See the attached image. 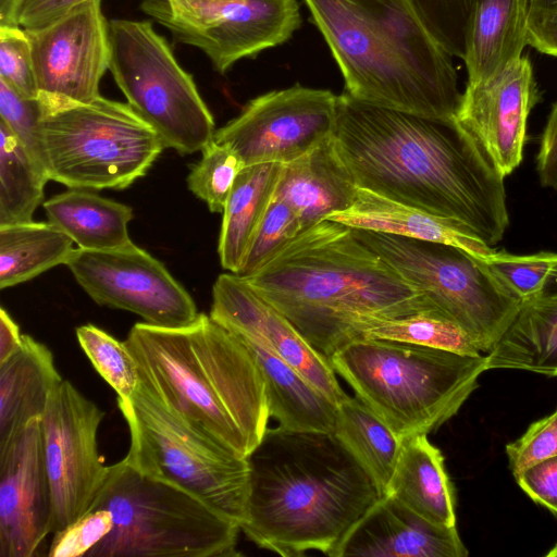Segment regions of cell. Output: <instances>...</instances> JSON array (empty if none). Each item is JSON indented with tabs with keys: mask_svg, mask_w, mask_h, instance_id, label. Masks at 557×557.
I'll use <instances>...</instances> for the list:
<instances>
[{
	"mask_svg": "<svg viewBox=\"0 0 557 557\" xmlns=\"http://www.w3.org/2000/svg\"><path fill=\"white\" fill-rule=\"evenodd\" d=\"M40 117L41 106L38 98H26L0 79V122L4 123L39 161Z\"/></svg>",
	"mask_w": 557,
	"mask_h": 557,
	"instance_id": "obj_41",
	"label": "cell"
},
{
	"mask_svg": "<svg viewBox=\"0 0 557 557\" xmlns=\"http://www.w3.org/2000/svg\"><path fill=\"white\" fill-rule=\"evenodd\" d=\"M540 100L531 62L522 57L482 85H467L455 120L505 177L523 159L528 117Z\"/></svg>",
	"mask_w": 557,
	"mask_h": 557,
	"instance_id": "obj_18",
	"label": "cell"
},
{
	"mask_svg": "<svg viewBox=\"0 0 557 557\" xmlns=\"http://www.w3.org/2000/svg\"><path fill=\"white\" fill-rule=\"evenodd\" d=\"M302 231L295 210L284 200L273 197L249 246L240 270L248 277L270 262Z\"/></svg>",
	"mask_w": 557,
	"mask_h": 557,
	"instance_id": "obj_37",
	"label": "cell"
},
{
	"mask_svg": "<svg viewBox=\"0 0 557 557\" xmlns=\"http://www.w3.org/2000/svg\"><path fill=\"white\" fill-rule=\"evenodd\" d=\"M48 181L41 162L0 122V225L33 221Z\"/></svg>",
	"mask_w": 557,
	"mask_h": 557,
	"instance_id": "obj_32",
	"label": "cell"
},
{
	"mask_svg": "<svg viewBox=\"0 0 557 557\" xmlns=\"http://www.w3.org/2000/svg\"><path fill=\"white\" fill-rule=\"evenodd\" d=\"M484 261L522 301L544 293L557 282V252L515 255L494 249Z\"/></svg>",
	"mask_w": 557,
	"mask_h": 557,
	"instance_id": "obj_36",
	"label": "cell"
},
{
	"mask_svg": "<svg viewBox=\"0 0 557 557\" xmlns=\"http://www.w3.org/2000/svg\"><path fill=\"white\" fill-rule=\"evenodd\" d=\"M139 8L177 42L202 51L220 74L244 58L284 44L301 23L297 0H141Z\"/></svg>",
	"mask_w": 557,
	"mask_h": 557,
	"instance_id": "obj_12",
	"label": "cell"
},
{
	"mask_svg": "<svg viewBox=\"0 0 557 557\" xmlns=\"http://www.w3.org/2000/svg\"><path fill=\"white\" fill-rule=\"evenodd\" d=\"M75 333L83 351L99 375L117 397L131 398L139 386V373L125 343L92 324L81 325Z\"/></svg>",
	"mask_w": 557,
	"mask_h": 557,
	"instance_id": "obj_34",
	"label": "cell"
},
{
	"mask_svg": "<svg viewBox=\"0 0 557 557\" xmlns=\"http://www.w3.org/2000/svg\"><path fill=\"white\" fill-rule=\"evenodd\" d=\"M39 157L49 181L69 188L124 189L146 175L165 148L128 103L38 98Z\"/></svg>",
	"mask_w": 557,
	"mask_h": 557,
	"instance_id": "obj_8",
	"label": "cell"
},
{
	"mask_svg": "<svg viewBox=\"0 0 557 557\" xmlns=\"http://www.w3.org/2000/svg\"><path fill=\"white\" fill-rule=\"evenodd\" d=\"M112 529V517L106 509H89L74 522L52 534L49 557H88Z\"/></svg>",
	"mask_w": 557,
	"mask_h": 557,
	"instance_id": "obj_40",
	"label": "cell"
},
{
	"mask_svg": "<svg viewBox=\"0 0 557 557\" xmlns=\"http://www.w3.org/2000/svg\"><path fill=\"white\" fill-rule=\"evenodd\" d=\"M23 0H0V25H18L17 14Z\"/></svg>",
	"mask_w": 557,
	"mask_h": 557,
	"instance_id": "obj_49",
	"label": "cell"
},
{
	"mask_svg": "<svg viewBox=\"0 0 557 557\" xmlns=\"http://www.w3.org/2000/svg\"><path fill=\"white\" fill-rule=\"evenodd\" d=\"M360 338L395 341L471 356L484 355L465 329L442 311L375 319L362 325Z\"/></svg>",
	"mask_w": 557,
	"mask_h": 557,
	"instance_id": "obj_33",
	"label": "cell"
},
{
	"mask_svg": "<svg viewBox=\"0 0 557 557\" xmlns=\"http://www.w3.org/2000/svg\"><path fill=\"white\" fill-rule=\"evenodd\" d=\"M0 79L26 98H38L29 39L20 25H0Z\"/></svg>",
	"mask_w": 557,
	"mask_h": 557,
	"instance_id": "obj_39",
	"label": "cell"
},
{
	"mask_svg": "<svg viewBox=\"0 0 557 557\" xmlns=\"http://www.w3.org/2000/svg\"><path fill=\"white\" fill-rule=\"evenodd\" d=\"M244 278L327 358L359 339L369 321L442 311L351 226L327 219L300 232Z\"/></svg>",
	"mask_w": 557,
	"mask_h": 557,
	"instance_id": "obj_2",
	"label": "cell"
},
{
	"mask_svg": "<svg viewBox=\"0 0 557 557\" xmlns=\"http://www.w3.org/2000/svg\"><path fill=\"white\" fill-rule=\"evenodd\" d=\"M96 508L110 512L112 529L88 557L239 555L238 524L188 492L139 472L124 458L109 466L89 509Z\"/></svg>",
	"mask_w": 557,
	"mask_h": 557,
	"instance_id": "obj_7",
	"label": "cell"
},
{
	"mask_svg": "<svg viewBox=\"0 0 557 557\" xmlns=\"http://www.w3.org/2000/svg\"><path fill=\"white\" fill-rule=\"evenodd\" d=\"M329 360L355 396L403 442L451 419L487 370L486 355L376 338L352 341Z\"/></svg>",
	"mask_w": 557,
	"mask_h": 557,
	"instance_id": "obj_6",
	"label": "cell"
},
{
	"mask_svg": "<svg viewBox=\"0 0 557 557\" xmlns=\"http://www.w3.org/2000/svg\"><path fill=\"white\" fill-rule=\"evenodd\" d=\"M74 242L48 222L0 225V288L4 289L66 264Z\"/></svg>",
	"mask_w": 557,
	"mask_h": 557,
	"instance_id": "obj_31",
	"label": "cell"
},
{
	"mask_svg": "<svg viewBox=\"0 0 557 557\" xmlns=\"http://www.w3.org/2000/svg\"><path fill=\"white\" fill-rule=\"evenodd\" d=\"M172 3H180V4H202V3H211L216 2L221 0H168Z\"/></svg>",
	"mask_w": 557,
	"mask_h": 557,
	"instance_id": "obj_50",
	"label": "cell"
},
{
	"mask_svg": "<svg viewBox=\"0 0 557 557\" xmlns=\"http://www.w3.org/2000/svg\"><path fill=\"white\" fill-rule=\"evenodd\" d=\"M209 315L233 333L262 338L336 406L348 396L341 387L329 358L258 295L244 277L235 273L218 276L212 287Z\"/></svg>",
	"mask_w": 557,
	"mask_h": 557,
	"instance_id": "obj_19",
	"label": "cell"
},
{
	"mask_svg": "<svg viewBox=\"0 0 557 557\" xmlns=\"http://www.w3.org/2000/svg\"><path fill=\"white\" fill-rule=\"evenodd\" d=\"M385 495L433 523L456 525L454 485L441 450L426 435H416L403 442Z\"/></svg>",
	"mask_w": 557,
	"mask_h": 557,
	"instance_id": "obj_26",
	"label": "cell"
},
{
	"mask_svg": "<svg viewBox=\"0 0 557 557\" xmlns=\"http://www.w3.org/2000/svg\"><path fill=\"white\" fill-rule=\"evenodd\" d=\"M139 382L165 407L242 458L270 419L265 386L250 349L209 314L180 327L139 322L124 341Z\"/></svg>",
	"mask_w": 557,
	"mask_h": 557,
	"instance_id": "obj_4",
	"label": "cell"
},
{
	"mask_svg": "<svg viewBox=\"0 0 557 557\" xmlns=\"http://www.w3.org/2000/svg\"><path fill=\"white\" fill-rule=\"evenodd\" d=\"M486 361L487 370L513 369L557 376V289L548 288L522 301L509 327L486 354Z\"/></svg>",
	"mask_w": 557,
	"mask_h": 557,
	"instance_id": "obj_27",
	"label": "cell"
},
{
	"mask_svg": "<svg viewBox=\"0 0 557 557\" xmlns=\"http://www.w3.org/2000/svg\"><path fill=\"white\" fill-rule=\"evenodd\" d=\"M233 333V332H232ZM253 354L260 368L270 417L285 430L333 433L336 405L262 338L234 333Z\"/></svg>",
	"mask_w": 557,
	"mask_h": 557,
	"instance_id": "obj_23",
	"label": "cell"
},
{
	"mask_svg": "<svg viewBox=\"0 0 557 557\" xmlns=\"http://www.w3.org/2000/svg\"><path fill=\"white\" fill-rule=\"evenodd\" d=\"M42 206L49 222L79 249L109 250L132 243L127 225L133 210L125 203L103 198L94 190L69 188Z\"/></svg>",
	"mask_w": 557,
	"mask_h": 557,
	"instance_id": "obj_28",
	"label": "cell"
},
{
	"mask_svg": "<svg viewBox=\"0 0 557 557\" xmlns=\"http://www.w3.org/2000/svg\"><path fill=\"white\" fill-rule=\"evenodd\" d=\"M23 342V334L9 312L0 308V363L9 359L18 350Z\"/></svg>",
	"mask_w": 557,
	"mask_h": 557,
	"instance_id": "obj_47",
	"label": "cell"
},
{
	"mask_svg": "<svg viewBox=\"0 0 557 557\" xmlns=\"http://www.w3.org/2000/svg\"><path fill=\"white\" fill-rule=\"evenodd\" d=\"M528 45L544 54L557 58V14L529 18Z\"/></svg>",
	"mask_w": 557,
	"mask_h": 557,
	"instance_id": "obj_46",
	"label": "cell"
},
{
	"mask_svg": "<svg viewBox=\"0 0 557 557\" xmlns=\"http://www.w3.org/2000/svg\"><path fill=\"white\" fill-rule=\"evenodd\" d=\"M65 265L95 302L133 312L148 324L180 327L198 315L189 293L133 242L109 250L77 248Z\"/></svg>",
	"mask_w": 557,
	"mask_h": 557,
	"instance_id": "obj_15",
	"label": "cell"
},
{
	"mask_svg": "<svg viewBox=\"0 0 557 557\" xmlns=\"http://www.w3.org/2000/svg\"><path fill=\"white\" fill-rule=\"evenodd\" d=\"M247 460L249 494L240 531L284 557L311 550L330 556L381 497L333 433L268 428Z\"/></svg>",
	"mask_w": 557,
	"mask_h": 557,
	"instance_id": "obj_3",
	"label": "cell"
},
{
	"mask_svg": "<svg viewBox=\"0 0 557 557\" xmlns=\"http://www.w3.org/2000/svg\"><path fill=\"white\" fill-rule=\"evenodd\" d=\"M357 189L332 135L310 152L283 164L273 197L295 210L305 231L333 213L349 209Z\"/></svg>",
	"mask_w": 557,
	"mask_h": 557,
	"instance_id": "obj_21",
	"label": "cell"
},
{
	"mask_svg": "<svg viewBox=\"0 0 557 557\" xmlns=\"http://www.w3.org/2000/svg\"><path fill=\"white\" fill-rule=\"evenodd\" d=\"M109 71L128 106L180 154L201 151L214 139L213 116L193 75L177 62L151 21H109Z\"/></svg>",
	"mask_w": 557,
	"mask_h": 557,
	"instance_id": "obj_11",
	"label": "cell"
},
{
	"mask_svg": "<svg viewBox=\"0 0 557 557\" xmlns=\"http://www.w3.org/2000/svg\"><path fill=\"white\" fill-rule=\"evenodd\" d=\"M456 525L433 523L389 495L348 530L330 557H467Z\"/></svg>",
	"mask_w": 557,
	"mask_h": 557,
	"instance_id": "obj_20",
	"label": "cell"
},
{
	"mask_svg": "<svg viewBox=\"0 0 557 557\" xmlns=\"http://www.w3.org/2000/svg\"><path fill=\"white\" fill-rule=\"evenodd\" d=\"M352 231L462 326L484 355L498 343L521 307L522 300L484 259L461 248L366 228Z\"/></svg>",
	"mask_w": 557,
	"mask_h": 557,
	"instance_id": "obj_10",
	"label": "cell"
},
{
	"mask_svg": "<svg viewBox=\"0 0 557 557\" xmlns=\"http://www.w3.org/2000/svg\"><path fill=\"white\" fill-rule=\"evenodd\" d=\"M335 148L358 187L455 221L490 247L509 226L505 176L453 120L337 97Z\"/></svg>",
	"mask_w": 557,
	"mask_h": 557,
	"instance_id": "obj_1",
	"label": "cell"
},
{
	"mask_svg": "<svg viewBox=\"0 0 557 557\" xmlns=\"http://www.w3.org/2000/svg\"><path fill=\"white\" fill-rule=\"evenodd\" d=\"M337 97L300 85L263 94L215 131L214 140L230 146L245 166L292 162L333 135Z\"/></svg>",
	"mask_w": 557,
	"mask_h": 557,
	"instance_id": "obj_14",
	"label": "cell"
},
{
	"mask_svg": "<svg viewBox=\"0 0 557 557\" xmlns=\"http://www.w3.org/2000/svg\"><path fill=\"white\" fill-rule=\"evenodd\" d=\"M505 449L513 475L540 460L557 456V409L532 423L523 435L507 444Z\"/></svg>",
	"mask_w": 557,
	"mask_h": 557,
	"instance_id": "obj_42",
	"label": "cell"
},
{
	"mask_svg": "<svg viewBox=\"0 0 557 557\" xmlns=\"http://www.w3.org/2000/svg\"><path fill=\"white\" fill-rule=\"evenodd\" d=\"M276 162L245 166L235 180L225 208L218 252L223 269L237 273L262 222L281 177Z\"/></svg>",
	"mask_w": 557,
	"mask_h": 557,
	"instance_id": "obj_29",
	"label": "cell"
},
{
	"mask_svg": "<svg viewBox=\"0 0 557 557\" xmlns=\"http://www.w3.org/2000/svg\"><path fill=\"white\" fill-rule=\"evenodd\" d=\"M557 14V0H529V18H541Z\"/></svg>",
	"mask_w": 557,
	"mask_h": 557,
	"instance_id": "obj_48",
	"label": "cell"
},
{
	"mask_svg": "<svg viewBox=\"0 0 557 557\" xmlns=\"http://www.w3.org/2000/svg\"><path fill=\"white\" fill-rule=\"evenodd\" d=\"M62 381L50 349L23 334L18 350L0 363V444L42 418Z\"/></svg>",
	"mask_w": 557,
	"mask_h": 557,
	"instance_id": "obj_24",
	"label": "cell"
},
{
	"mask_svg": "<svg viewBox=\"0 0 557 557\" xmlns=\"http://www.w3.org/2000/svg\"><path fill=\"white\" fill-rule=\"evenodd\" d=\"M432 37L450 54L463 59L469 20L475 0H408Z\"/></svg>",
	"mask_w": 557,
	"mask_h": 557,
	"instance_id": "obj_38",
	"label": "cell"
},
{
	"mask_svg": "<svg viewBox=\"0 0 557 557\" xmlns=\"http://www.w3.org/2000/svg\"><path fill=\"white\" fill-rule=\"evenodd\" d=\"M356 228L395 234L461 248L485 259L494 251L453 220L412 208L358 187L354 205L326 218Z\"/></svg>",
	"mask_w": 557,
	"mask_h": 557,
	"instance_id": "obj_25",
	"label": "cell"
},
{
	"mask_svg": "<svg viewBox=\"0 0 557 557\" xmlns=\"http://www.w3.org/2000/svg\"><path fill=\"white\" fill-rule=\"evenodd\" d=\"M92 2L101 0H23L17 24L24 29L41 28Z\"/></svg>",
	"mask_w": 557,
	"mask_h": 557,
	"instance_id": "obj_44",
	"label": "cell"
},
{
	"mask_svg": "<svg viewBox=\"0 0 557 557\" xmlns=\"http://www.w3.org/2000/svg\"><path fill=\"white\" fill-rule=\"evenodd\" d=\"M245 168L242 158L227 145L210 141L201 159L187 176L188 189L214 213H223L236 177Z\"/></svg>",
	"mask_w": 557,
	"mask_h": 557,
	"instance_id": "obj_35",
	"label": "cell"
},
{
	"mask_svg": "<svg viewBox=\"0 0 557 557\" xmlns=\"http://www.w3.org/2000/svg\"><path fill=\"white\" fill-rule=\"evenodd\" d=\"M29 39L38 98L90 102L109 71V22L101 2L85 4L37 29Z\"/></svg>",
	"mask_w": 557,
	"mask_h": 557,
	"instance_id": "obj_16",
	"label": "cell"
},
{
	"mask_svg": "<svg viewBox=\"0 0 557 557\" xmlns=\"http://www.w3.org/2000/svg\"><path fill=\"white\" fill-rule=\"evenodd\" d=\"M333 434L385 495L403 441L356 396L336 406Z\"/></svg>",
	"mask_w": 557,
	"mask_h": 557,
	"instance_id": "obj_30",
	"label": "cell"
},
{
	"mask_svg": "<svg viewBox=\"0 0 557 557\" xmlns=\"http://www.w3.org/2000/svg\"><path fill=\"white\" fill-rule=\"evenodd\" d=\"M104 416L94 401L63 380L40 420L52 495V534L88 511L104 484L109 466L98 448V430Z\"/></svg>",
	"mask_w": 557,
	"mask_h": 557,
	"instance_id": "obj_13",
	"label": "cell"
},
{
	"mask_svg": "<svg viewBox=\"0 0 557 557\" xmlns=\"http://www.w3.org/2000/svg\"><path fill=\"white\" fill-rule=\"evenodd\" d=\"M356 100L453 120L461 92L451 55L408 0H305Z\"/></svg>",
	"mask_w": 557,
	"mask_h": 557,
	"instance_id": "obj_5",
	"label": "cell"
},
{
	"mask_svg": "<svg viewBox=\"0 0 557 557\" xmlns=\"http://www.w3.org/2000/svg\"><path fill=\"white\" fill-rule=\"evenodd\" d=\"M117 406L129 432L124 459L131 466L188 492L240 528L249 494L247 458L170 410L140 382L131 398L117 397Z\"/></svg>",
	"mask_w": 557,
	"mask_h": 557,
	"instance_id": "obj_9",
	"label": "cell"
},
{
	"mask_svg": "<svg viewBox=\"0 0 557 557\" xmlns=\"http://www.w3.org/2000/svg\"><path fill=\"white\" fill-rule=\"evenodd\" d=\"M529 0H475L469 20L467 85H482L503 74L528 45Z\"/></svg>",
	"mask_w": 557,
	"mask_h": 557,
	"instance_id": "obj_22",
	"label": "cell"
},
{
	"mask_svg": "<svg viewBox=\"0 0 557 557\" xmlns=\"http://www.w3.org/2000/svg\"><path fill=\"white\" fill-rule=\"evenodd\" d=\"M40 420L0 444V557L37 556L52 534Z\"/></svg>",
	"mask_w": 557,
	"mask_h": 557,
	"instance_id": "obj_17",
	"label": "cell"
},
{
	"mask_svg": "<svg viewBox=\"0 0 557 557\" xmlns=\"http://www.w3.org/2000/svg\"><path fill=\"white\" fill-rule=\"evenodd\" d=\"M513 476L532 500L557 515V456L540 460Z\"/></svg>",
	"mask_w": 557,
	"mask_h": 557,
	"instance_id": "obj_43",
	"label": "cell"
},
{
	"mask_svg": "<svg viewBox=\"0 0 557 557\" xmlns=\"http://www.w3.org/2000/svg\"><path fill=\"white\" fill-rule=\"evenodd\" d=\"M536 172L542 187L557 193V101L552 107L541 136Z\"/></svg>",
	"mask_w": 557,
	"mask_h": 557,
	"instance_id": "obj_45",
	"label": "cell"
},
{
	"mask_svg": "<svg viewBox=\"0 0 557 557\" xmlns=\"http://www.w3.org/2000/svg\"><path fill=\"white\" fill-rule=\"evenodd\" d=\"M546 557H557V543L552 547V549L546 553Z\"/></svg>",
	"mask_w": 557,
	"mask_h": 557,
	"instance_id": "obj_51",
	"label": "cell"
}]
</instances>
